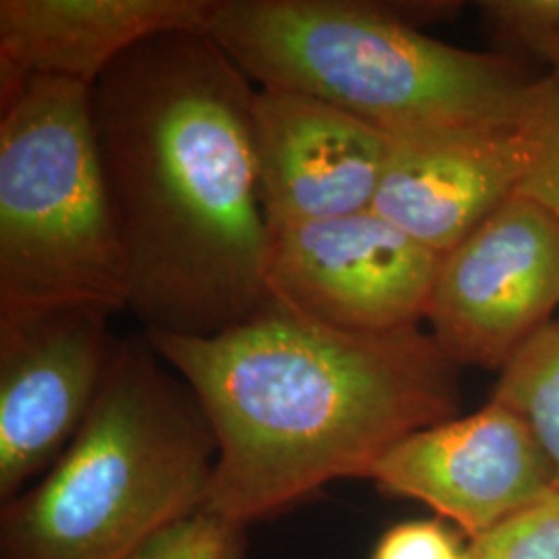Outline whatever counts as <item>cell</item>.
<instances>
[{
    "label": "cell",
    "mask_w": 559,
    "mask_h": 559,
    "mask_svg": "<svg viewBox=\"0 0 559 559\" xmlns=\"http://www.w3.org/2000/svg\"><path fill=\"white\" fill-rule=\"evenodd\" d=\"M255 92L205 32L141 41L92 87L143 332L214 336L270 300Z\"/></svg>",
    "instance_id": "1"
},
{
    "label": "cell",
    "mask_w": 559,
    "mask_h": 559,
    "mask_svg": "<svg viewBox=\"0 0 559 559\" xmlns=\"http://www.w3.org/2000/svg\"><path fill=\"white\" fill-rule=\"evenodd\" d=\"M143 334L212 423L205 510L245 528L369 479L400 441L460 417V367L423 328L340 332L270 299L214 336Z\"/></svg>",
    "instance_id": "2"
},
{
    "label": "cell",
    "mask_w": 559,
    "mask_h": 559,
    "mask_svg": "<svg viewBox=\"0 0 559 559\" xmlns=\"http://www.w3.org/2000/svg\"><path fill=\"white\" fill-rule=\"evenodd\" d=\"M460 9L445 0H216L205 34L260 87L328 102L390 138L535 119L556 94L551 78L423 32Z\"/></svg>",
    "instance_id": "3"
},
{
    "label": "cell",
    "mask_w": 559,
    "mask_h": 559,
    "mask_svg": "<svg viewBox=\"0 0 559 559\" xmlns=\"http://www.w3.org/2000/svg\"><path fill=\"white\" fill-rule=\"evenodd\" d=\"M212 423L145 334L120 338L100 396L60 459L0 506V559H133L205 510Z\"/></svg>",
    "instance_id": "4"
},
{
    "label": "cell",
    "mask_w": 559,
    "mask_h": 559,
    "mask_svg": "<svg viewBox=\"0 0 559 559\" xmlns=\"http://www.w3.org/2000/svg\"><path fill=\"white\" fill-rule=\"evenodd\" d=\"M129 309V267L92 87L29 80L0 108V311Z\"/></svg>",
    "instance_id": "5"
},
{
    "label": "cell",
    "mask_w": 559,
    "mask_h": 559,
    "mask_svg": "<svg viewBox=\"0 0 559 559\" xmlns=\"http://www.w3.org/2000/svg\"><path fill=\"white\" fill-rule=\"evenodd\" d=\"M112 313L96 305L0 311V506L78 436L115 362Z\"/></svg>",
    "instance_id": "6"
},
{
    "label": "cell",
    "mask_w": 559,
    "mask_h": 559,
    "mask_svg": "<svg viewBox=\"0 0 559 559\" xmlns=\"http://www.w3.org/2000/svg\"><path fill=\"white\" fill-rule=\"evenodd\" d=\"M441 260L371 207L274 230L267 290L325 328L385 334L427 321Z\"/></svg>",
    "instance_id": "7"
},
{
    "label": "cell",
    "mask_w": 559,
    "mask_h": 559,
    "mask_svg": "<svg viewBox=\"0 0 559 559\" xmlns=\"http://www.w3.org/2000/svg\"><path fill=\"white\" fill-rule=\"evenodd\" d=\"M559 305V221L514 195L441 260L429 332L459 367L503 369Z\"/></svg>",
    "instance_id": "8"
},
{
    "label": "cell",
    "mask_w": 559,
    "mask_h": 559,
    "mask_svg": "<svg viewBox=\"0 0 559 559\" xmlns=\"http://www.w3.org/2000/svg\"><path fill=\"white\" fill-rule=\"evenodd\" d=\"M369 480L390 498L425 503L468 540L558 491L526 423L496 400L400 441Z\"/></svg>",
    "instance_id": "9"
},
{
    "label": "cell",
    "mask_w": 559,
    "mask_h": 559,
    "mask_svg": "<svg viewBox=\"0 0 559 559\" xmlns=\"http://www.w3.org/2000/svg\"><path fill=\"white\" fill-rule=\"evenodd\" d=\"M390 135L328 102L258 87L253 156L270 233L373 207Z\"/></svg>",
    "instance_id": "10"
},
{
    "label": "cell",
    "mask_w": 559,
    "mask_h": 559,
    "mask_svg": "<svg viewBox=\"0 0 559 559\" xmlns=\"http://www.w3.org/2000/svg\"><path fill=\"white\" fill-rule=\"evenodd\" d=\"M539 115L520 124L390 138L373 210L431 251L450 253L519 193L537 152Z\"/></svg>",
    "instance_id": "11"
},
{
    "label": "cell",
    "mask_w": 559,
    "mask_h": 559,
    "mask_svg": "<svg viewBox=\"0 0 559 559\" xmlns=\"http://www.w3.org/2000/svg\"><path fill=\"white\" fill-rule=\"evenodd\" d=\"M216 0H0V108L29 80L94 87L141 41L207 32Z\"/></svg>",
    "instance_id": "12"
},
{
    "label": "cell",
    "mask_w": 559,
    "mask_h": 559,
    "mask_svg": "<svg viewBox=\"0 0 559 559\" xmlns=\"http://www.w3.org/2000/svg\"><path fill=\"white\" fill-rule=\"evenodd\" d=\"M491 400L526 423L559 491V320L540 328L501 369Z\"/></svg>",
    "instance_id": "13"
},
{
    "label": "cell",
    "mask_w": 559,
    "mask_h": 559,
    "mask_svg": "<svg viewBox=\"0 0 559 559\" xmlns=\"http://www.w3.org/2000/svg\"><path fill=\"white\" fill-rule=\"evenodd\" d=\"M466 559H559V491L471 539Z\"/></svg>",
    "instance_id": "14"
},
{
    "label": "cell",
    "mask_w": 559,
    "mask_h": 559,
    "mask_svg": "<svg viewBox=\"0 0 559 559\" xmlns=\"http://www.w3.org/2000/svg\"><path fill=\"white\" fill-rule=\"evenodd\" d=\"M483 23L496 40L524 55L559 62V0H483Z\"/></svg>",
    "instance_id": "15"
},
{
    "label": "cell",
    "mask_w": 559,
    "mask_h": 559,
    "mask_svg": "<svg viewBox=\"0 0 559 559\" xmlns=\"http://www.w3.org/2000/svg\"><path fill=\"white\" fill-rule=\"evenodd\" d=\"M247 528L200 510L147 540L133 559H247Z\"/></svg>",
    "instance_id": "16"
},
{
    "label": "cell",
    "mask_w": 559,
    "mask_h": 559,
    "mask_svg": "<svg viewBox=\"0 0 559 559\" xmlns=\"http://www.w3.org/2000/svg\"><path fill=\"white\" fill-rule=\"evenodd\" d=\"M371 559H466V547L445 520H404L381 535Z\"/></svg>",
    "instance_id": "17"
},
{
    "label": "cell",
    "mask_w": 559,
    "mask_h": 559,
    "mask_svg": "<svg viewBox=\"0 0 559 559\" xmlns=\"http://www.w3.org/2000/svg\"><path fill=\"white\" fill-rule=\"evenodd\" d=\"M516 195L539 203L559 221V92L539 115L537 152Z\"/></svg>",
    "instance_id": "18"
},
{
    "label": "cell",
    "mask_w": 559,
    "mask_h": 559,
    "mask_svg": "<svg viewBox=\"0 0 559 559\" xmlns=\"http://www.w3.org/2000/svg\"><path fill=\"white\" fill-rule=\"evenodd\" d=\"M549 78L554 80V83H556V87H558L559 92V62L556 64V67H554V69H551V75H549Z\"/></svg>",
    "instance_id": "19"
}]
</instances>
